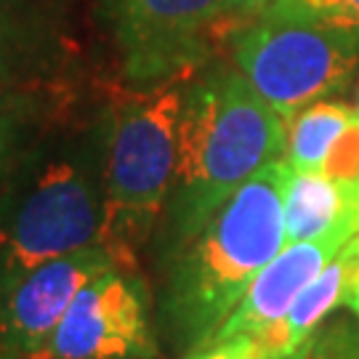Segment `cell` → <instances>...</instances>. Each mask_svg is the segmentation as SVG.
<instances>
[{
	"label": "cell",
	"instance_id": "obj_3",
	"mask_svg": "<svg viewBox=\"0 0 359 359\" xmlns=\"http://www.w3.org/2000/svg\"><path fill=\"white\" fill-rule=\"evenodd\" d=\"M102 170L104 139L13 157L0 176V298L40 264L102 245Z\"/></svg>",
	"mask_w": 359,
	"mask_h": 359
},
{
	"label": "cell",
	"instance_id": "obj_20",
	"mask_svg": "<svg viewBox=\"0 0 359 359\" xmlns=\"http://www.w3.org/2000/svg\"><path fill=\"white\" fill-rule=\"evenodd\" d=\"M311 344H314V335L309 338V341H304L301 346L295 348V351H290V354H285L283 359H309L311 357Z\"/></svg>",
	"mask_w": 359,
	"mask_h": 359
},
{
	"label": "cell",
	"instance_id": "obj_21",
	"mask_svg": "<svg viewBox=\"0 0 359 359\" xmlns=\"http://www.w3.org/2000/svg\"><path fill=\"white\" fill-rule=\"evenodd\" d=\"M351 109H354L359 117V83H357V90H354V104H351Z\"/></svg>",
	"mask_w": 359,
	"mask_h": 359
},
{
	"label": "cell",
	"instance_id": "obj_2",
	"mask_svg": "<svg viewBox=\"0 0 359 359\" xmlns=\"http://www.w3.org/2000/svg\"><path fill=\"white\" fill-rule=\"evenodd\" d=\"M287 176L290 165L285 157L258 170L189 243L160 261L157 327L176 351L187 354L205 346L258 271L287 245Z\"/></svg>",
	"mask_w": 359,
	"mask_h": 359
},
{
	"label": "cell",
	"instance_id": "obj_22",
	"mask_svg": "<svg viewBox=\"0 0 359 359\" xmlns=\"http://www.w3.org/2000/svg\"><path fill=\"white\" fill-rule=\"evenodd\" d=\"M0 359H22V357H16V354H11V351H6V348H0Z\"/></svg>",
	"mask_w": 359,
	"mask_h": 359
},
{
	"label": "cell",
	"instance_id": "obj_23",
	"mask_svg": "<svg viewBox=\"0 0 359 359\" xmlns=\"http://www.w3.org/2000/svg\"><path fill=\"white\" fill-rule=\"evenodd\" d=\"M0 65H3V43H0Z\"/></svg>",
	"mask_w": 359,
	"mask_h": 359
},
{
	"label": "cell",
	"instance_id": "obj_8",
	"mask_svg": "<svg viewBox=\"0 0 359 359\" xmlns=\"http://www.w3.org/2000/svg\"><path fill=\"white\" fill-rule=\"evenodd\" d=\"M115 266L104 245H88L27 271L0 298V348L29 359L56 330L77 293Z\"/></svg>",
	"mask_w": 359,
	"mask_h": 359
},
{
	"label": "cell",
	"instance_id": "obj_14",
	"mask_svg": "<svg viewBox=\"0 0 359 359\" xmlns=\"http://www.w3.org/2000/svg\"><path fill=\"white\" fill-rule=\"evenodd\" d=\"M320 173L346 189H359V117H354L346 130L338 136V142L322 163Z\"/></svg>",
	"mask_w": 359,
	"mask_h": 359
},
{
	"label": "cell",
	"instance_id": "obj_10",
	"mask_svg": "<svg viewBox=\"0 0 359 359\" xmlns=\"http://www.w3.org/2000/svg\"><path fill=\"white\" fill-rule=\"evenodd\" d=\"M344 226L359 231V189H346L325 173H298L290 168L285 187V240H317Z\"/></svg>",
	"mask_w": 359,
	"mask_h": 359
},
{
	"label": "cell",
	"instance_id": "obj_9",
	"mask_svg": "<svg viewBox=\"0 0 359 359\" xmlns=\"http://www.w3.org/2000/svg\"><path fill=\"white\" fill-rule=\"evenodd\" d=\"M357 234L359 231L344 226V229H335L325 237H317V240L287 243L264 269L258 271L256 280L240 298V304L234 306V311L224 320V325L213 333L210 341L261 333L264 327L283 320L287 309L293 306V301L298 298V293Z\"/></svg>",
	"mask_w": 359,
	"mask_h": 359
},
{
	"label": "cell",
	"instance_id": "obj_15",
	"mask_svg": "<svg viewBox=\"0 0 359 359\" xmlns=\"http://www.w3.org/2000/svg\"><path fill=\"white\" fill-rule=\"evenodd\" d=\"M309 359H359V320H338L322 325L314 333Z\"/></svg>",
	"mask_w": 359,
	"mask_h": 359
},
{
	"label": "cell",
	"instance_id": "obj_12",
	"mask_svg": "<svg viewBox=\"0 0 359 359\" xmlns=\"http://www.w3.org/2000/svg\"><path fill=\"white\" fill-rule=\"evenodd\" d=\"M357 117V112L341 102H314L304 107L287 123V149L285 160L298 173H320L327 152L338 136Z\"/></svg>",
	"mask_w": 359,
	"mask_h": 359
},
{
	"label": "cell",
	"instance_id": "obj_1",
	"mask_svg": "<svg viewBox=\"0 0 359 359\" xmlns=\"http://www.w3.org/2000/svg\"><path fill=\"white\" fill-rule=\"evenodd\" d=\"M287 149V120L234 67H216L184 88L176 176L154 231L157 261L189 243L208 218Z\"/></svg>",
	"mask_w": 359,
	"mask_h": 359
},
{
	"label": "cell",
	"instance_id": "obj_6",
	"mask_svg": "<svg viewBox=\"0 0 359 359\" xmlns=\"http://www.w3.org/2000/svg\"><path fill=\"white\" fill-rule=\"evenodd\" d=\"M154 317L142 274L115 266L77 293L29 359H160Z\"/></svg>",
	"mask_w": 359,
	"mask_h": 359
},
{
	"label": "cell",
	"instance_id": "obj_18",
	"mask_svg": "<svg viewBox=\"0 0 359 359\" xmlns=\"http://www.w3.org/2000/svg\"><path fill=\"white\" fill-rule=\"evenodd\" d=\"M351 266H348V280H346V298H344V306L359 320V234L351 237Z\"/></svg>",
	"mask_w": 359,
	"mask_h": 359
},
{
	"label": "cell",
	"instance_id": "obj_17",
	"mask_svg": "<svg viewBox=\"0 0 359 359\" xmlns=\"http://www.w3.org/2000/svg\"><path fill=\"white\" fill-rule=\"evenodd\" d=\"M16 157V120L6 99L0 96V176L8 170Z\"/></svg>",
	"mask_w": 359,
	"mask_h": 359
},
{
	"label": "cell",
	"instance_id": "obj_11",
	"mask_svg": "<svg viewBox=\"0 0 359 359\" xmlns=\"http://www.w3.org/2000/svg\"><path fill=\"white\" fill-rule=\"evenodd\" d=\"M348 243L298 293V298L293 301V306L287 309V314H285L283 320H277L274 325L264 327L261 333H253L266 346L271 357L283 359L285 354L295 351L304 341H309L311 335L320 330L335 309L344 306L348 266H351V248H348Z\"/></svg>",
	"mask_w": 359,
	"mask_h": 359
},
{
	"label": "cell",
	"instance_id": "obj_19",
	"mask_svg": "<svg viewBox=\"0 0 359 359\" xmlns=\"http://www.w3.org/2000/svg\"><path fill=\"white\" fill-rule=\"evenodd\" d=\"M271 3L274 0H229V8L234 16H253V19H258Z\"/></svg>",
	"mask_w": 359,
	"mask_h": 359
},
{
	"label": "cell",
	"instance_id": "obj_7",
	"mask_svg": "<svg viewBox=\"0 0 359 359\" xmlns=\"http://www.w3.org/2000/svg\"><path fill=\"white\" fill-rule=\"evenodd\" d=\"M126 75L142 90L173 83L208 56L229 0H109Z\"/></svg>",
	"mask_w": 359,
	"mask_h": 359
},
{
	"label": "cell",
	"instance_id": "obj_4",
	"mask_svg": "<svg viewBox=\"0 0 359 359\" xmlns=\"http://www.w3.org/2000/svg\"><path fill=\"white\" fill-rule=\"evenodd\" d=\"M184 88L165 83L117 107L104 128L102 240L120 269L139 271V253L157 231L179 157Z\"/></svg>",
	"mask_w": 359,
	"mask_h": 359
},
{
	"label": "cell",
	"instance_id": "obj_13",
	"mask_svg": "<svg viewBox=\"0 0 359 359\" xmlns=\"http://www.w3.org/2000/svg\"><path fill=\"white\" fill-rule=\"evenodd\" d=\"M264 13L330 27L359 38V0H274Z\"/></svg>",
	"mask_w": 359,
	"mask_h": 359
},
{
	"label": "cell",
	"instance_id": "obj_5",
	"mask_svg": "<svg viewBox=\"0 0 359 359\" xmlns=\"http://www.w3.org/2000/svg\"><path fill=\"white\" fill-rule=\"evenodd\" d=\"M234 67L290 123L304 107L344 90L359 67V38L261 13L234 38Z\"/></svg>",
	"mask_w": 359,
	"mask_h": 359
},
{
	"label": "cell",
	"instance_id": "obj_16",
	"mask_svg": "<svg viewBox=\"0 0 359 359\" xmlns=\"http://www.w3.org/2000/svg\"><path fill=\"white\" fill-rule=\"evenodd\" d=\"M181 359H277L256 335H234L224 341H208L205 346L187 351Z\"/></svg>",
	"mask_w": 359,
	"mask_h": 359
}]
</instances>
